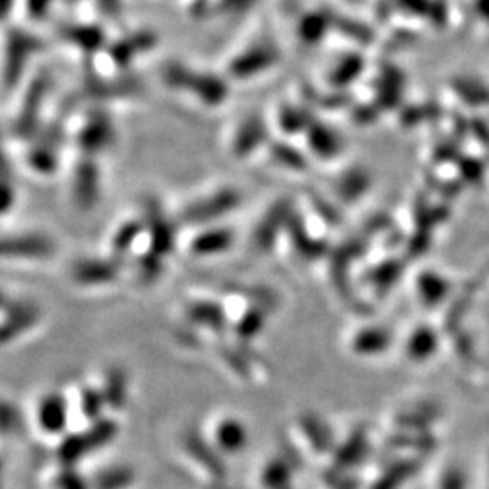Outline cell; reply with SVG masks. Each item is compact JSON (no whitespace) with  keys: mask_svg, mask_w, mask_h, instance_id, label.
I'll return each mask as SVG.
<instances>
[{"mask_svg":"<svg viewBox=\"0 0 489 489\" xmlns=\"http://www.w3.org/2000/svg\"><path fill=\"white\" fill-rule=\"evenodd\" d=\"M243 202L241 191L236 187H220L211 195H205L189 205L183 207L179 220L195 227H211L212 223L232 214Z\"/></svg>","mask_w":489,"mask_h":489,"instance_id":"6da1fadb","label":"cell"},{"mask_svg":"<svg viewBox=\"0 0 489 489\" xmlns=\"http://www.w3.org/2000/svg\"><path fill=\"white\" fill-rule=\"evenodd\" d=\"M294 212L295 207L288 198H278L270 203L253 230V247L260 254L274 251L279 237L286 234Z\"/></svg>","mask_w":489,"mask_h":489,"instance_id":"7a4b0ae2","label":"cell"},{"mask_svg":"<svg viewBox=\"0 0 489 489\" xmlns=\"http://www.w3.org/2000/svg\"><path fill=\"white\" fill-rule=\"evenodd\" d=\"M56 253L53 237L42 232H21L4 236L3 258L15 261H47Z\"/></svg>","mask_w":489,"mask_h":489,"instance_id":"3957f363","label":"cell"},{"mask_svg":"<svg viewBox=\"0 0 489 489\" xmlns=\"http://www.w3.org/2000/svg\"><path fill=\"white\" fill-rule=\"evenodd\" d=\"M71 195L75 205L84 212H89L98 205L102 198V170L96 158L82 156L77 162L71 178Z\"/></svg>","mask_w":489,"mask_h":489,"instance_id":"277c9868","label":"cell"},{"mask_svg":"<svg viewBox=\"0 0 489 489\" xmlns=\"http://www.w3.org/2000/svg\"><path fill=\"white\" fill-rule=\"evenodd\" d=\"M121 265L124 261L109 256V258H80L71 265V279L79 286L98 288L112 285L121 276Z\"/></svg>","mask_w":489,"mask_h":489,"instance_id":"5b68a950","label":"cell"},{"mask_svg":"<svg viewBox=\"0 0 489 489\" xmlns=\"http://www.w3.org/2000/svg\"><path fill=\"white\" fill-rule=\"evenodd\" d=\"M42 319V311L31 301L8 299L3 304V343L10 344L33 330Z\"/></svg>","mask_w":489,"mask_h":489,"instance_id":"8992f818","label":"cell"},{"mask_svg":"<svg viewBox=\"0 0 489 489\" xmlns=\"http://www.w3.org/2000/svg\"><path fill=\"white\" fill-rule=\"evenodd\" d=\"M145 227H147V253L163 260L170 256L176 247V225L174 221L163 212L158 203H149L145 211Z\"/></svg>","mask_w":489,"mask_h":489,"instance_id":"52a82bcc","label":"cell"},{"mask_svg":"<svg viewBox=\"0 0 489 489\" xmlns=\"http://www.w3.org/2000/svg\"><path fill=\"white\" fill-rule=\"evenodd\" d=\"M37 422L47 435H66L70 426V408L62 392H47L40 397L37 404Z\"/></svg>","mask_w":489,"mask_h":489,"instance_id":"ba28073f","label":"cell"},{"mask_svg":"<svg viewBox=\"0 0 489 489\" xmlns=\"http://www.w3.org/2000/svg\"><path fill=\"white\" fill-rule=\"evenodd\" d=\"M286 234L290 236V243L294 251L297 253L299 258H303L304 261H319L323 258H328L332 249L330 243L325 241L323 237H316L311 234V230L303 225L301 221V214L295 211Z\"/></svg>","mask_w":489,"mask_h":489,"instance_id":"9c48e42d","label":"cell"},{"mask_svg":"<svg viewBox=\"0 0 489 489\" xmlns=\"http://www.w3.org/2000/svg\"><path fill=\"white\" fill-rule=\"evenodd\" d=\"M236 241V232L230 227L223 225H211L200 228L191 243H189V253L196 258H214L232 249Z\"/></svg>","mask_w":489,"mask_h":489,"instance_id":"30bf717a","label":"cell"},{"mask_svg":"<svg viewBox=\"0 0 489 489\" xmlns=\"http://www.w3.org/2000/svg\"><path fill=\"white\" fill-rule=\"evenodd\" d=\"M189 325L205 328L212 334H223L228 328V316L221 303L214 299H193L186 304Z\"/></svg>","mask_w":489,"mask_h":489,"instance_id":"8fae6325","label":"cell"},{"mask_svg":"<svg viewBox=\"0 0 489 489\" xmlns=\"http://www.w3.org/2000/svg\"><path fill=\"white\" fill-rule=\"evenodd\" d=\"M183 448L214 478L221 480L227 475V466L220 457L221 452L216 448L214 443H209L198 430H195V427L183 435Z\"/></svg>","mask_w":489,"mask_h":489,"instance_id":"7c38bea8","label":"cell"},{"mask_svg":"<svg viewBox=\"0 0 489 489\" xmlns=\"http://www.w3.org/2000/svg\"><path fill=\"white\" fill-rule=\"evenodd\" d=\"M114 142V129L105 114L91 116L79 133V147L84 156H96Z\"/></svg>","mask_w":489,"mask_h":489,"instance_id":"4fadbf2b","label":"cell"},{"mask_svg":"<svg viewBox=\"0 0 489 489\" xmlns=\"http://www.w3.org/2000/svg\"><path fill=\"white\" fill-rule=\"evenodd\" d=\"M304 135H307V147L311 154L323 162H332L339 158L344 149L343 137L336 129L321 124V121L314 120V124Z\"/></svg>","mask_w":489,"mask_h":489,"instance_id":"5bb4252c","label":"cell"},{"mask_svg":"<svg viewBox=\"0 0 489 489\" xmlns=\"http://www.w3.org/2000/svg\"><path fill=\"white\" fill-rule=\"evenodd\" d=\"M212 443L221 453H239L249 444V427L237 417H223L214 426Z\"/></svg>","mask_w":489,"mask_h":489,"instance_id":"9a60e30c","label":"cell"},{"mask_svg":"<svg viewBox=\"0 0 489 489\" xmlns=\"http://www.w3.org/2000/svg\"><path fill=\"white\" fill-rule=\"evenodd\" d=\"M297 426H299L303 437L307 439L309 444L312 446V450H316L318 453L336 452L334 434L321 415H318L314 411H304L299 415Z\"/></svg>","mask_w":489,"mask_h":489,"instance_id":"2e32d148","label":"cell"},{"mask_svg":"<svg viewBox=\"0 0 489 489\" xmlns=\"http://www.w3.org/2000/svg\"><path fill=\"white\" fill-rule=\"evenodd\" d=\"M269 131L265 128V121L261 118H249L247 121H243V126L237 129L232 140V154L237 160H244L253 156L265 142H267Z\"/></svg>","mask_w":489,"mask_h":489,"instance_id":"e0dca14e","label":"cell"},{"mask_svg":"<svg viewBox=\"0 0 489 489\" xmlns=\"http://www.w3.org/2000/svg\"><path fill=\"white\" fill-rule=\"evenodd\" d=\"M370 187L372 178L369 170H364L362 167H352L334 181V195L339 202L352 205L369 193Z\"/></svg>","mask_w":489,"mask_h":489,"instance_id":"ac0fdd59","label":"cell"},{"mask_svg":"<svg viewBox=\"0 0 489 489\" xmlns=\"http://www.w3.org/2000/svg\"><path fill=\"white\" fill-rule=\"evenodd\" d=\"M100 388L104 392L109 410H124L129 401V376L124 366H109L104 374Z\"/></svg>","mask_w":489,"mask_h":489,"instance_id":"d6986e66","label":"cell"},{"mask_svg":"<svg viewBox=\"0 0 489 489\" xmlns=\"http://www.w3.org/2000/svg\"><path fill=\"white\" fill-rule=\"evenodd\" d=\"M392 343L390 330L383 327H364L357 330L350 341V348L353 353L361 357H372L383 353Z\"/></svg>","mask_w":489,"mask_h":489,"instance_id":"ffe728a7","label":"cell"},{"mask_svg":"<svg viewBox=\"0 0 489 489\" xmlns=\"http://www.w3.org/2000/svg\"><path fill=\"white\" fill-rule=\"evenodd\" d=\"M145 232H147V227L144 218H133L120 223L111 236V256L124 260L129 254V251L135 247V243L142 236H145Z\"/></svg>","mask_w":489,"mask_h":489,"instance_id":"44dd1931","label":"cell"},{"mask_svg":"<svg viewBox=\"0 0 489 489\" xmlns=\"http://www.w3.org/2000/svg\"><path fill=\"white\" fill-rule=\"evenodd\" d=\"M269 316L270 312L260 307V304H249V309L237 318V321L232 327L236 339L239 343L251 344L254 339H258L263 334Z\"/></svg>","mask_w":489,"mask_h":489,"instance_id":"7402d4cb","label":"cell"},{"mask_svg":"<svg viewBox=\"0 0 489 489\" xmlns=\"http://www.w3.org/2000/svg\"><path fill=\"white\" fill-rule=\"evenodd\" d=\"M366 450H369V437H366V434L362 430L352 432L350 437L334 452L336 469L343 471L353 468L364 459Z\"/></svg>","mask_w":489,"mask_h":489,"instance_id":"603a6c76","label":"cell"},{"mask_svg":"<svg viewBox=\"0 0 489 489\" xmlns=\"http://www.w3.org/2000/svg\"><path fill=\"white\" fill-rule=\"evenodd\" d=\"M269 154L276 165H279L285 170L304 174L311 169V158L307 153L299 151L297 147L286 144V142H274L269 145Z\"/></svg>","mask_w":489,"mask_h":489,"instance_id":"cb8c5ba5","label":"cell"},{"mask_svg":"<svg viewBox=\"0 0 489 489\" xmlns=\"http://www.w3.org/2000/svg\"><path fill=\"white\" fill-rule=\"evenodd\" d=\"M28 165L33 172L40 176L54 174L60 165V156L56 153V147L51 145L49 142H40L33 145L28 151Z\"/></svg>","mask_w":489,"mask_h":489,"instance_id":"d4e9b609","label":"cell"},{"mask_svg":"<svg viewBox=\"0 0 489 489\" xmlns=\"http://www.w3.org/2000/svg\"><path fill=\"white\" fill-rule=\"evenodd\" d=\"M294 475V464L288 457H274L267 462L261 471V482L267 489H285L290 487V480Z\"/></svg>","mask_w":489,"mask_h":489,"instance_id":"484cf974","label":"cell"},{"mask_svg":"<svg viewBox=\"0 0 489 489\" xmlns=\"http://www.w3.org/2000/svg\"><path fill=\"white\" fill-rule=\"evenodd\" d=\"M86 455H89V448L84 434H66L56 448V457L62 462L64 468H73Z\"/></svg>","mask_w":489,"mask_h":489,"instance_id":"4316f807","label":"cell"},{"mask_svg":"<svg viewBox=\"0 0 489 489\" xmlns=\"http://www.w3.org/2000/svg\"><path fill=\"white\" fill-rule=\"evenodd\" d=\"M89 448V453L105 448L116 435H118V424L111 417H102L89 424L86 432H82Z\"/></svg>","mask_w":489,"mask_h":489,"instance_id":"83f0119b","label":"cell"},{"mask_svg":"<svg viewBox=\"0 0 489 489\" xmlns=\"http://www.w3.org/2000/svg\"><path fill=\"white\" fill-rule=\"evenodd\" d=\"M135 482V471L129 466H112L102 469L93 482L95 489H128Z\"/></svg>","mask_w":489,"mask_h":489,"instance_id":"f1b7e54d","label":"cell"},{"mask_svg":"<svg viewBox=\"0 0 489 489\" xmlns=\"http://www.w3.org/2000/svg\"><path fill=\"white\" fill-rule=\"evenodd\" d=\"M79 401H80L82 415L89 422H95V420L105 417L104 411L107 410V402H105V397H104V392L100 386L84 385L79 392Z\"/></svg>","mask_w":489,"mask_h":489,"instance_id":"f546056e","label":"cell"},{"mask_svg":"<svg viewBox=\"0 0 489 489\" xmlns=\"http://www.w3.org/2000/svg\"><path fill=\"white\" fill-rule=\"evenodd\" d=\"M314 124V118L303 109L297 107H285L279 114V126L286 135H299L307 133L309 128Z\"/></svg>","mask_w":489,"mask_h":489,"instance_id":"4dcf8cb0","label":"cell"},{"mask_svg":"<svg viewBox=\"0 0 489 489\" xmlns=\"http://www.w3.org/2000/svg\"><path fill=\"white\" fill-rule=\"evenodd\" d=\"M415 471V464L411 462H397L392 466L381 478L376 482L374 489H397L404 480H408Z\"/></svg>","mask_w":489,"mask_h":489,"instance_id":"1f68e13d","label":"cell"},{"mask_svg":"<svg viewBox=\"0 0 489 489\" xmlns=\"http://www.w3.org/2000/svg\"><path fill=\"white\" fill-rule=\"evenodd\" d=\"M221 359L227 362L228 369L234 370L236 376L243 377V379H251V361L244 357V353L237 348H223L221 352Z\"/></svg>","mask_w":489,"mask_h":489,"instance_id":"d6a6232c","label":"cell"},{"mask_svg":"<svg viewBox=\"0 0 489 489\" xmlns=\"http://www.w3.org/2000/svg\"><path fill=\"white\" fill-rule=\"evenodd\" d=\"M312 209L316 211V214L325 221V223H330V225H337L341 221V212L337 211V207L328 202L327 198L319 196V195H312Z\"/></svg>","mask_w":489,"mask_h":489,"instance_id":"836d02e7","label":"cell"},{"mask_svg":"<svg viewBox=\"0 0 489 489\" xmlns=\"http://www.w3.org/2000/svg\"><path fill=\"white\" fill-rule=\"evenodd\" d=\"M56 482L60 489H87V484L73 468H64V471L60 473Z\"/></svg>","mask_w":489,"mask_h":489,"instance_id":"e575fe53","label":"cell"},{"mask_svg":"<svg viewBox=\"0 0 489 489\" xmlns=\"http://www.w3.org/2000/svg\"><path fill=\"white\" fill-rule=\"evenodd\" d=\"M19 422H21V415L17 408L10 401H4L3 402V432L8 434L12 430H17Z\"/></svg>","mask_w":489,"mask_h":489,"instance_id":"d590c367","label":"cell"},{"mask_svg":"<svg viewBox=\"0 0 489 489\" xmlns=\"http://www.w3.org/2000/svg\"><path fill=\"white\" fill-rule=\"evenodd\" d=\"M17 202V191L8 178H3V212L8 214Z\"/></svg>","mask_w":489,"mask_h":489,"instance_id":"8d00e7d4","label":"cell"},{"mask_svg":"<svg viewBox=\"0 0 489 489\" xmlns=\"http://www.w3.org/2000/svg\"><path fill=\"white\" fill-rule=\"evenodd\" d=\"M341 489H355V482H353V480L343 482V484H341Z\"/></svg>","mask_w":489,"mask_h":489,"instance_id":"74e56055","label":"cell"},{"mask_svg":"<svg viewBox=\"0 0 489 489\" xmlns=\"http://www.w3.org/2000/svg\"><path fill=\"white\" fill-rule=\"evenodd\" d=\"M285 489H292V487H285Z\"/></svg>","mask_w":489,"mask_h":489,"instance_id":"f35d334b","label":"cell"}]
</instances>
